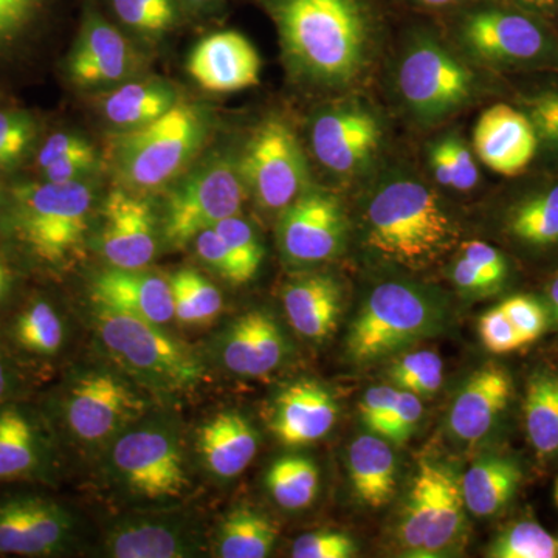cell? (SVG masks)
<instances>
[{
	"label": "cell",
	"instance_id": "obj_16",
	"mask_svg": "<svg viewBox=\"0 0 558 558\" xmlns=\"http://www.w3.org/2000/svg\"><path fill=\"white\" fill-rule=\"evenodd\" d=\"M519 180L499 213L502 238L529 258L558 255V170H534Z\"/></svg>",
	"mask_w": 558,
	"mask_h": 558
},
{
	"label": "cell",
	"instance_id": "obj_20",
	"mask_svg": "<svg viewBox=\"0 0 558 558\" xmlns=\"http://www.w3.org/2000/svg\"><path fill=\"white\" fill-rule=\"evenodd\" d=\"M148 201L113 191L100 209L98 245L110 267L145 269L157 255L159 229Z\"/></svg>",
	"mask_w": 558,
	"mask_h": 558
},
{
	"label": "cell",
	"instance_id": "obj_14",
	"mask_svg": "<svg viewBox=\"0 0 558 558\" xmlns=\"http://www.w3.org/2000/svg\"><path fill=\"white\" fill-rule=\"evenodd\" d=\"M78 539V519L58 499L39 492L0 495V556H68Z\"/></svg>",
	"mask_w": 558,
	"mask_h": 558
},
{
	"label": "cell",
	"instance_id": "obj_27",
	"mask_svg": "<svg viewBox=\"0 0 558 558\" xmlns=\"http://www.w3.org/2000/svg\"><path fill=\"white\" fill-rule=\"evenodd\" d=\"M339 416L332 395L312 380L282 388L271 409L270 429L279 442L299 447L328 435Z\"/></svg>",
	"mask_w": 558,
	"mask_h": 558
},
{
	"label": "cell",
	"instance_id": "obj_51",
	"mask_svg": "<svg viewBox=\"0 0 558 558\" xmlns=\"http://www.w3.org/2000/svg\"><path fill=\"white\" fill-rule=\"evenodd\" d=\"M461 255L470 260L473 266L483 270L487 277L497 281L499 286H505L510 275V264L505 253L499 252L494 245L483 241L465 242L461 248Z\"/></svg>",
	"mask_w": 558,
	"mask_h": 558
},
{
	"label": "cell",
	"instance_id": "obj_39",
	"mask_svg": "<svg viewBox=\"0 0 558 558\" xmlns=\"http://www.w3.org/2000/svg\"><path fill=\"white\" fill-rule=\"evenodd\" d=\"M494 558H556L557 539L535 521H519L498 535L488 550Z\"/></svg>",
	"mask_w": 558,
	"mask_h": 558
},
{
	"label": "cell",
	"instance_id": "obj_53",
	"mask_svg": "<svg viewBox=\"0 0 558 558\" xmlns=\"http://www.w3.org/2000/svg\"><path fill=\"white\" fill-rule=\"evenodd\" d=\"M98 157L95 150L69 157L39 171L40 180L53 183L78 182L97 170Z\"/></svg>",
	"mask_w": 558,
	"mask_h": 558
},
{
	"label": "cell",
	"instance_id": "obj_46",
	"mask_svg": "<svg viewBox=\"0 0 558 558\" xmlns=\"http://www.w3.org/2000/svg\"><path fill=\"white\" fill-rule=\"evenodd\" d=\"M499 306L508 315L523 344L532 343L542 336L546 328V312L537 300L523 295L512 296Z\"/></svg>",
	"mask_w": 558,
	"mask_h": 558
},
{
	"label": "cell",
	"instance_id": "obj_10",
	"mask_svg": "<svg viewBox=\"0 0 558 558\" xmlns=\"http://www.w3.org/2000/svg\"><path fill=\"white\" fill-rule=\"evenodd\" d=\"M442 319V307L427 290L409 282H381L352 323L349 357L355 363L387 357L438 332Z\"/></svg>",
	"mask_w": 558,
	"mask_h": 558
},
{
	"label": "cell",
	"instance_id": "obj_1",
	"mask_svg": "<svg viewBox=\"0 0 558 558\" xmlns=\"http://www.w3.org/2000/svg\"><path fill=\"white\" fill-rule=\"evenodd\" d=\"M286 64L296 80L323 90H348L376 53L368 0H269Z\"/></svg>",
	"mask_w": 558,
	"mask_h": 558
},
{
	"label": "cell",
	"instance_id": "obj_60",
	"mask_svg": "<svg viewBox=\"0 0 558 558\" xmlns=\"http://www.w3.org/2000/svg\"><path fill=\"white\" fill-rule=\"evenodd\" d=\"M411 2L425 7V9H446V7L457 5L462 0H411Z\"/></svg>",
	"mask_w": 558,
	"mask_h": 558
},
{
	"label": "cell",
	"instance_id": "obj_25",
	"mask_svg": "<svg viewBox=\"0 0 558 558\" xmlns=\"http://www.w3.org/2000/svg\"><path fill=\"white\" fill-rule=\"evenodd\" d=\"M258 50L241 33H215L201 40L189 58L193 80L208 92L230 94L259 83Z\"/></svg>",
	"mask_w": 558,
	"mask_h": 558
},
{
	"label": "cell",
	"instance_id": "obj_22",
	"mask_svg": "<svg viewBox=\"0 0 558 558\" xmlns=\"http://www.w3.org/2000/svg\"><path fill=\"white\" fill-rule=\"evenodd\" d=\"M137 69L130 40L97 10L87 9L68 58L69 78L78 86H108L130 78Z\"/></svg>",
	"mask_w": 558,
	"mask_h": 558
},
{
	"label": "cell",
	"instance_id": "obj_58",
	"mask_svg": "<svg viewBox=\"0 0 558 558\" xmlns=\"http://www.w3.org/2000/svg\"><path fill=\"white\" fill-rule=\"evenodd\" d=\"M523 9L535 11L546 17H553L558 13V0H509Z\"/></svg>",
	"mask_w": 558,
	"mask_h": 558
},
{
	"label": "cell",
	"instance_id": "obj_49",
	"mask_svg": "<svg viewBox=\"0 0 558 558\" xmlns=\"http://www.w3.org/2000/svg\"><path fill=\"white\" fill-rule=\"evenodd\" d=\"M43 0H0V49L9 47L27 31Z\"/></svg>",
	"mask_w": 558,
	"mask_h": 558
},
{
	"label": "cell",
	"instance_id": "obj_35",
	"mask_svg": "<svg viewBox=\"0 0 558 558\" xmlns=\"http://www.w3.org/2000/svg\"><path fill=\"white\" fill-rule=\"evenodd\" d=\"M178 92L170 84L128 83L102 101V113L120 130L130 131L160 119L179 102Z\"/></svg>",
	"mask_w": 558,
	"mask_h": 558
},
{
	"label": "cell",
	"instance_id": "obj_36",
	"mask_svg": "<svg viewBox=\"0 0 558 558\" xmlns=\"http://www.w3.org/2000/svg\"><path fill=\"white\" fill-rule=\"evenodd\" d=\"M271 499L286 510L310 508L319 490L317 464L306 457H282L271 462L266 473Z\"/></svg>",
	"mask_w": 558,
	"mask_h": 558
},
{
	"label": "cell",
	"instance_id": "obj_50",
	"mask_svg": "<svg viewBox=\"0 0 558 558\" xmlns=\"http://www.w3.org/2000/svg\"><path fill=\"white\" fill-rule=\"evenodd\" d=\"M398 395L399 388L381 385V387L369 388L363 396L360 414H362L363 424L373 432V435L381 436L384 433L395 410Z\"/></svg>",
	"mask_w": 558,
	"mask_h": 558
},
{
	"label": "cell",
	"instance_id": "obj_61",
	"mask_svg": "<svg viewBox=\"0 0 558 558\" xmlns=\"http://www.w3.org/2000/svg\"><path fill=\"white\" fill-rule=\"evenodd\" d=\"M186 2H189L191 7H194V9H205V7L213 5L216 0H186Z\"/></svg>",
	"mask_w": 558,
	"mask_h": 558
},
{
	"label": "cell",
	"instance_id": "obj_23",
	"mask_svg": "<svg viewBox=\"0 0 558 558\" xmlns=\"http://www.w3.org/2000/svg\"><path fill=\"white\" fill-rule=\"evenodd\" d=\"M473 146L488 170L509 179L531 171L537 160V135L513 102H497L481 113L473 131Z\"/></svg>",
	"mask_w": 558,
	"mask_h": 558
},
{
	"label": "cell",
	"instance_id": "obj_7",
	"mask_svg": "<svg viewBox=\"0 0 558 558\" xmlns=\"http://www.w3.org/2000/svg\"><path fill=\"white\" fill-rule=\"evenodd\" d=\"M459 53L495 73L558 72V31L535 11L490 2L461 14L454 25Z\"/></svg>",
	"mask_w": 558,
	"mask_h": 558
},
{
	"label": "cell",
	"instance_id": "obj_11",
	"mask_svg": "<svg viewBox=\"0 0 558 558\" xmlns=\"http://www.w3.org/2000/svg\"><path fill=\"white\" fill-rule=\"evenodd\" d=\"M245 190L240 163L229 157H216L190 172L165 204L161 234L168 247H185L201 231L241 215Z\"/></svg>",
	"mask_w": 558,
	"mask_h": 558
},
{
	"label": "cell",
	"instance_id": "obj_64",
	"mask_svg": "<svg viewBox=\"0 0 558 558\" xmlns=\"http://www.w3.org/2000/svg\"><path fill=\"white\" fill-rule=\"evenodd\" d=\"M558 543V542H557Z\"/></svg>",
	"mask_w": 558,
	"mask_h": 558
},
{
	"label": "cell",
	"instance_id": "obj_34",
	"mask_svg": "<svg viewBox=\"0 0 558 558\" xmlns=\"http://www.w3.org/2000/svg\"><path fill=\"white\" fill-rule=\"evenodd\" d=\"M278 542V527L250 506L231 509L218 526L215 553L220 558L269 557Z\"/></svg>",
	"mask_w": 558,
	"mask_h": 558
},
{
	"label": "cell",
	"instance_id": "obj_8",
	"mask_svg": "<svg viewBox=\"0 0 558 558\" xmlns=\"http://www.w3.org/2000/svg\"><path fill=\"white\" fill-rule=\"evenodd\" d=\"M395 84L403 109L422 126L451 119L483 90L468 58L425 32L414 35L400 51Z\"/></svg>",
	"mask_w": 558,
	"mask_h": 558
},
{
	"label": "cell",
	"instance_id": "obj_9",
	"mask_svg": "<svg viewBox=\"0 0 558 558\" xmlns=\"http://www.w3.org/2000/svg\"><path fill=\"white\" fill-rule=\"evenodd\" d=\"M204 140L201 110L179 101L160 119L117 135L112 142L113 167L121 182L131 189H160L178 178Z\"/></svg>",
	"mask_w": 558,
	"mask_h": 558
},
{
	"label": "cell",
	"instance_id": "obj_28",
	"mask_svg": "<svg viewBox=\"0 0 558 558\" xmlns=\"http://www.w3.org/2000/svg\"><path fill=\"white\" fill-rule=\"evenodd\" d=\"M255 425L236 410L220 411L202 422L196 433V451L202 465L216 480L238 478L258 453Z\"/></svg>",
	"mask_w": 558,
	"mask_h": 558
},
{
	"label": "cell",
	"instance_id": "obj_17",
	"mask_svg": "<svg viewBox=\"0 0 558 558\" xmlns=\"http://www.w3.org/2000/svg\"><path fill=\"white\" fill-rule=\"evenodd\" d=\"M381 142L379 117L359 101L329 106L312 121V153L325 170L339 178H352L365 170L379 153Z\"/></svg>",
	"mask_w": 558,
	"mask_h": 558
},
{
	"label": "cell",
	"instance_id": "obj_47",
	"mask_svg": "<svg viewBox=\"0 0 558 558\" xmlns=\"http://www.w3.org/2000/svg\"><path fill=\"white\" fill-rule=\"evenodd\" d=\"M422 414H424V407H422L421 398L405 389H399L395 410H392L391 417H389L380 438L392 444L405 442L416 429Z\"/></svg>",
	"mask_w": 558,
	"mask_h": 558
},
{
	"label": "cell",
	"instance_id": "obj_19",
	"mask_svg": "<svg viewBox=\"0 0 558 558\" xmlns=\"http://www.w3.org/2000/svg\"><path fill=\"white\" fill-rule=\"evenodd\" d=\"M57 432L46 414L21 399L0 407V483L54 478Z\"/></svg>",
	"mask_w": 558,
	"mask_h": 558
},
{
	"label": "cell",
	"instance_id": "obj_62",
	"mask_svg": "<svg viewBox=\"0 0 558 558\" xmlns=\"http://www.w3.org/2000/svg\"><path fill=\"white\" fill-rule=\"evenodd\" d=\"M550 21L554 22V25H556L557 31H558V13L554 14V16L550 17Z\"/></svg>",
	"mask_w": 558,
	"mask_h": 558
},
{
	"label": "cell",
	"instance_id": "obj_52",
	"mask_svg": "<svg viewBox=\"0 0 558 558\" xmlns=\"http://www.w3.org/2000/svg\"><path fill=\"white\" fill-rule=\"evenodd\" d=\"M92 150H95L94 146L86 138L76 134H68V132H57L40 146L38 157H36V168L38 171H43L44 168L50 167L57 161L92 153Z\"/></svg>",
	"mask_w": 558,
	"mask_h": 558
},
{
	"label": "cell",
	"instance_id": "obj_15",
	"mask_svg": "<svg viewBox=\"0 0 558 558\" xmlns=\"http://www.w3.org/2000/svg\"><path fill=\"white\" fill-rule=\"evenodd\" d=\"M207 549L197 517L172 508L137 509L106 527L101 556L112 558H190Z\"/></svg>",
	"mask_w": 558,
	"mask_h": 558
},
{
	"label": "cell",
	"instance_id": "obj_3",
	"mask_svg": "<svg viewBox=\"0 0 558 558\" xmlns=\"http://www.w3.org/2000/svg\"><path fill=\"white\" fill-rule=\"evenodd\" d=\"M108 486L140 509L172 508L191 492L186 447L178 418L145 414L101 451Z\"/></svg>",
	"mask_w": 558,
	"mask_h": 558
},
{
	"label": "cell",
	"instance_id": "obj_41",
	"mask_svg": "<svg viewBox=\"0 0 558 558\" xmlns=\"http://www.w3.org/2000/svg\"><path fill=\"white\" fill-rule=\"evenodd\" d=\"M38 123L32 113L0 109V171H10L27 159L38 138Z\"/></svg>",
	"mask_w": 558,
	"mask_h": 558
},
{
	"label": "cell",
	"instance_id": "obj_44",
	"mask_svg": "<svg viewBox=\"0 0 558 558\" xmlns=\"http://www.w3.org/2000/svg\"><path fill=\"white\" fill-rule=\"evenodd\" d=\"M357 554L354 539L341 532H311L292 545L295 558H349Z\"/></svg>",
	"mask_w": 558,
	"mask_h": 558
},
{
	"label": "cell",
	"instance_id": "obj_59",
	"mask_svg": "<svg viewBox=\"0 0 558 558\" xmlns=\"http://www.w3.org/2000/svg\"><path fill=\"white\" fill-rule=\"evenodd\" d=\"M548 299L550 310H553V314L556 315L558 322V271L556 275H554V278L550 279L548 286Z\"/></svg>",
	"mask_w": 558,
	"mask_h": 558
},
{
	"label": "cell",
	"instance_id": "obj_24",
	"mask_svg": "<svg viewBox=\"0 0 558 558\" xmlns=\"http://www.w3.org/2000/svg\"><path fill=\"white\" fill-rule=\"evenodd\" d=\"M89 295L95 307L130 315L161 328L175 319L170 279L146 267L109 266L92 278Z\"/></svg>",
	"mask_w": 558,
	"mask_h": 558
},
{
	"label": "cell",
	"instance_id": "obj_21",
	"mask_svg": "<svg viewBox=\"0 0 558 558\" xmlns=\"http://www.w3.org/2000/svg\"><path fill=\"white\" fill-rule=\"evenodd\" d=\"M289 354L284 332L267 311L245 312L227 326L215 344L216 360L227 373L245 379L269 376Z\"/></svg>",
	"mask_w": 558,
	"mask_h": 558
},
{
	"label": "cell",
	"instance_id": "obj_56",
	"mask_svg": "<svg viewBox=\"0 0 558 558\" xmlns=\"http://www.w3.org/2000/svg\"><path fill=\"white\" fill-rule=\"evenodd\" d=\"M21 389V365L0 343V407L20 399Z\"/></svg>",
	"mask_w": 558,
	"mask_h": 558
},
{
	"label": "cell",
	"instance_id": "obj_26",
	"mask_svg": "<svg viewBox=\"0 0 558 558\" xmlns=\"http://www.w3.org/2000/svg\"><path fill=\"white\" fill-rule=\"evenodd\" d=\"M68 337V319L58 304L49 296L33 295L7 319L0 343L20 365H46L60 357Z\"/></svg>",
	"mask_w": 558,
	"mask_h": 558
},
{
	"label": "cell",
	"instance_id": "obj_45",
	"mask_svg": "<svg viewBox=\"0 0 558 558\" xmlns=\"http://www.w3.org/2000/svg\"><path fill=\"white\" fill-rule=\"evenodd\" d=\"M196 255L199 256L202 263L207 264L209 269L216 271L220 278L229 281L230 284L241 286L240 271L236 264L231 258L229 248L223 244L222 238L219 236L215 229L201 231L193 241Z\"/></svg>",
	"mask_w": 558,
	"mask_h": 558
},
{
	"label": "cell",
	"instance_id": "obj_13",
	"mask_svg": "<svg viewBox=\"0 0 558 558\" xmlns=\"http://www.w3.org/2000/svg\"><path fill=\"white\" fill-rule=\"evenodd\" d=\"M238 163L245 189L264 211L279 215L311 189L306 156L286 121H264Z\"/></svg>",
	"mask_w": 558,
	"mask_h": 558
},
{
	"label": "cell",
	"instance_id": "obj_40",
	"mask_svg": "<svg viewBox=\"0 0 558 558\" xmlns=\"http://www.w3.org/2000/svg\"><path fill=\"white\" fill-rule=\"evenodd\" d=\"M213 229L218 231L223 244L229 248L231 258L240 271L241 284L252 281L264 260L263 242L252 223L238 215L220 220Z\"/></svg>",
	"mask_w": 558,
	"mask_h": 558
},
{
	"label": "cell",
	"instance_id": "obj_48",
	"mask_svg": "<svg viewBox=\"0 0 558 558\" xmlns=\"http://www.w3.org/2000/svg\"><path fill=\"white\" fill-rule=\"evenodd\" d=\"M480 333L484 347L494 354H509L523 347L519 332L501 310V306L488 311L480 319Z\"/></svg>",
	"mask_w": 558,
	"mask_h": 558
},
{
	"label": "cell",
	"instance_id": "obj_57",
	"mask_svg": "<svg viewBox=\"0 0 558 558\" xmlns=\"http://www.w3.org/2000/svg\"><path fill=\"white\" fill-rule=\"evenodd\" d=\"M16 270L10 259L0 252V307L5 306L16 288Z\"/></svg>",
	"mask_w": 558,
	"mask_h": 558
},
{
	"label": "cell",
	"instance_id": "obj_54",
	"mask_svg": "<svg viewBox=\"0 0 558 558\" xmlns=\"http://www.w3.org/2000/svg\"><path fill=\"white\" fill-rule=\"evenodd\" d=\"M454 168V191H470L480 182V170L472 150L458 135H446Z\"/></svg>",
	"mask_w": 558,
	"mask_h": 558
},
{
	"label": "cell",
	"instance_id": "obj_12",
	"mask_svg": "<svg viewBox=\"0 0 558 558\" xmlns=\"http://www.w3.org/2000/svg\"><path fill=\"white\" fill-rule=\"evenodd\" d=\"M465 510L461 484L449 470L422 462L400 513V543L413 556L446 553L464 534Z\"/></svg>",
	"mask_w": 558,
	"mask_h": 558
},
{
	"label": "cell",
	"instance_id": "obj_4",
	"mask_svg": "<svg viewBox=\"0 0 558 558\" xmlns=\"http://www.w3.org/2000/svg\"><path fill=\"white\" fill-rule=\"evenodd\" d=\"M149 411V392L106 360L70 371L50 400L47 417L73 446L101 453Z\"/></svg>",
	"mask_w": 558,
	"mask_h": 558
},
{
	"label": "cell",
	"instance_id": "obj_31",
	"mask_svg": "<svg viewBox=\"0 0 558 558\" xmlns=\"http://www.w3.org/2000/svg\"><path fill=\"white\" fill-rule=\"evenodd\" d=\"M349 475L355 495L368 508H384L396 488V459L388 440L363 435L349 449Z\"/></svg>",
	"mask_w": 558,
	"mask_h": 558
},
{
	"label": "cell",
	"instance_id": "obj_33",
	"mask_svg": "<svg viewBox=\"0 0 558 558\" xmlns=\"http://www.w3.org/2000/svg\"><path fill=\"white\" fill-rule=\"evenodd\" d=\"M521 470L512 459L501 457L483 458L476 461L462 476V497L465 508L475 517H492L508 506L515 495Z\"/></svg>",
	"mask_w": 558,
	"mask_h": 558
},
{
	"label": "cell",
	"instance_id": "obj_29",
	"mask_svg": "<svg viewBox=\"0 0 558 558\" xmlns=\"http://www.w3.org/2000/svg\"><path fill=\"white\" fill-rule=\"evenodd\" d=\"M512 385L508 374L487 366L469 377L450 410L449 427L462 442H478L508 407Z\"/></svg>",
	"mask_w": 558,
	"mask_h": 558
},
{
	"label": "cell",
	"instance_id": "obj_32",
	"mask_svg": "<svg viewBox=\"0 0 558 558\" xmlns=\"http://www.w3.org/2000/svg\"><path fill=\"white\" fill-rule=\"evenodd\" d=\"M535 75L538 80L519 87L512 102L527 117L537 135L534 168L558 170V72Z\"/></svg>",
	"mask_w": 558,
	"mask_h": 558
},
{
	"label": "cell",
	"instance_id": "obj_2",
	"mask_svg": "<svg viewBox=\"0 0 558 558\" xmlns=\"http://www.w3.org/2000/svg\"><path fill=\"white\" fill-rule=\"evenodd\" d=\"M366 244L410 270L435 263L457 240V227L435 190L410 171L381 174L366 197Z\"/></svg>",
	"mask_w": 558,
	"mask_h": 558
},
{
	"label": "cell",
	"instance_id": "obj_6",
	"mask_svg": "<svg viewBox=\"0 0 558 558\" xmlns=\"http://www.w3.org/2000/svg\"><path fill=\"white\" fill-rule=\"evenodd\" d=\"M94 204V189L86 180L17 183L9 191L7 227L33 260L62 269L83 248Z\"/></svg>",
	"mask_w": 558,
	"mask_h": 558
},
{
	"label": "cell",
	"instance_id": "obj_18",
	"mask_svg": "<svg viewBox=\"0 0 558 558\" xmlns=\"http://www.w3.org/2000/svg\"><path fill=\"white\" fill-rule=\"evenodd\" d=\"M278 245L293 266L337 258L347 242L348 220L341 202L325 190L310 189L278 215Z\"/></svg>",
	"mask_w": 558,
	"mask_h": 558
},
{
	"label": "cell",
	"instance_id": "obj_30",
	"mask_svg": "<svg viewBox=\"0 0 558 558\" xmlns=\"http://www.w3.org/2000/svg\"><path fill=\"white\" fill-rule=\"evenodd\" d=\"M343 290L336 278L312 274L293 279L282 290V306L292 326L303 339L322 343L339 325Z\"/></svg>",
	"mask_w": 558,
	"mask_h": 558
},
{
	"label": "cell",
	"instance_id": "obj_63",
	"mask_svg": "<svg viewBox=\"0 0 558 558\" xmlns=\"http://www.w3.org/2000/svg\"><path fill=\"white\" fill-rule=\"evenodd\" d=\"M554 497H556V502H557V506H558V480H557V483H556V492H554Z\"/></svg>",
	"mask_w": 558,
	"mask_h": 558
},
{
	"label": "cell",
	"instance_id": "obj_38",
	"mask_svg": "<svg viewBox=\"0 0 558 558\" xmlns=\"http://www.w3.org/2000/svg\"><path fill=\"white\" fill-rule=\"evenodd\" d=\"M526 429L539 454L558 451V379L548 374L532 377L524 402Z\"/></svg>",
	"mask_w": 558,
	"mask_h": 558
},
{
	"label": "cell",
	"instance_id": "obj_42",
	"mask_svg": "<svg viewBox=\"0 0 558 558\" xmlns=\"http://www.w3.org/2000/svg\"><path fill=\"white\" fill-rule=\"evenodd\" d=\"M389 376L399 389L425 398L439 391L444 381V363L435 351L411 352L392 365Z\"/></svg>",
	"mask_w": 558,
	"mask_h": 558
},
{
	"label": "cell",
	"instance_id": "obj_55",
	"mask_svg": "<svg viewBox=\"0 0 558 558\" xmlns=\"http://www.w3.org/2000/svg\"><path fill=\"white\" fill-rule=\"evenodd\" d=\"M451 278H453L458 289H461L462 292L472 293V295H488V293L497 292L498 289L502 288L462 255L454 260Z\"/></svg>",
	"mask_w": 558,
	"mask_h": 558
},
{
	"label": "cell",
	"instance_id": "obj_5",
	"mask_svg": "<svg viewBox=\"0 0 558 558\" xmlns=\"http://www.w3.org/2000/svg\"><path fill=\"white\" fill-rule=\"evenodd\" d=\"M92 317L105 359L150 396L180 398L204 384L199 355L161 326L101 307Z\"/></svg>",
	"mask_w": 558,
	"mask_h": 558
},
{
	"label": "cell",
	"instance_id": "obj_43",
	"mask_svg": "<svg viewBox=\"0 0 558 558\" xmlns=\"http://www.w3.org/2000/svg\"><path fill=\"white\" fill-rule=\"evenodd\" d=\"M124 25L145 36H161L178 21V0H112Z\"/></svg>",
	"mask_w": 558,
	"mask_h": 558
},
{
	"label": "cell",
	"instance_id": "obj_37",
	"mask_svg": "<svg viewBox=\"0 0 558 558\" xmlns=\"http://www.w3.org/2000/svg\"><path fill=\"white\" fill-rule=\"evenodd\" d=\"M175 319L185 326H208L223 310V296L209 279L193 269H182L170 278Z\"/></svg>",
	"mask_w": 558,
	"mask_h": 558
}]
</instances>
